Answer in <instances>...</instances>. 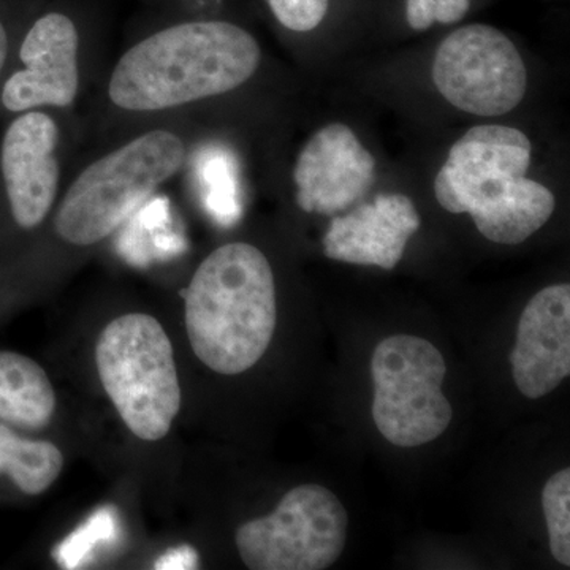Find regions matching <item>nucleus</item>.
Masks as SVG:
<instances>
[{"mask_svg": "<svg viewBox=\"0 0 570 570\" xmlns=\"http://www.w3.org/2000/svg\"><path fill=\"white\" fill-rule=\"evenodd\" d=\"M59 127L47 112L24 111L2 141L3 181L14 223L26 230L39 227L55 206L61 168Z\"/></svg>", "mask_w": 570, "mask_h": 570, "instance_id": "obj_11", "label": "nucleus"}, {"mask_svg": "<svg viewBox=\"0 0 570 570\" xmlns=\"http://www.w3.org/2000/svg\"><path fill=\"white\" fill-rule=\"evenodd\" d=\"M261 45L224 18H179L116 62L108 99L127 112H160L235 91L258 69Z\"/></svg>", "mask_w": 570, "mask_h": 570, "instance_id": "obj_1", "label": "nucleus"}, {"mask_svg": "<svg viewBox=\"0 0 570 570\" xmlns=\"http://www.w3.org/2000/svg\"><path fill=\"white\" fill-rule=\"evenodd\" d=\"M347 528L336 494L309 483L288 491L275 512L242 524L235 542L253 570H324L346 549Z\"/></svg>", "mask_w": 570, "mask_h": 570, "instance_id": "obj_7", "label": "nucleus"}, {"mask_svg": "<svg viewBox=\"0 0 570 570\" xmlns=\"http://www.w3.org/2000/svg\"><path fill=\"white\" fill-rule=\"evenodd\" d=\"M187 159L186 141L168 129L137 135L82 168L63 194L56 234L73 246H94L118 232Z\"/></svg>", "mask_w": 570, "mask_h": 570, "instance_id": "obj_4", "label": "nucleus"}, {"mask_svg": "<svg viewBox=\"0 0 570 570\" xmlns=\"http://www.w3.org/2000/svg\"><path fill=\"white\" fill-rule=\"evenodd\" d=\"M62 469L63 455L55 444L18 436L9 426L0 425V474L9 475L22 493H45Z\"/></svg>", "mask_w": 570, "mask_h": 570, "instance_id": "obj_15", "label": "nucleus"}, {"mask_svg": "<svg viewBox=\"0 0 570 570\" xmlns=\"http://www.w3.org/2000/svg\"><path fill=\"white\" fill-rule=\"evenodd\" d=\"M422 219L403 194H381L374 200L337 216L324 236V253L344 264L393 269Z\"/></svg>", "mask_w": 570, "mask_h": 570, "instance_id": "obj_13", "label": "nucleus"}, {"mask_svg": "<svg viewBox=\"0 0 570 570\" xmlns=\"http://www.w3.org/2000/svg\"><path fill=\"white\" fill-rule=\"evenodd\" d=\"M433 81L441 96L475 116L508 115L523 100L528 71L513 41L490 24H466L439 45Z\"/></svg>", "mask_w": 570, "mask_h": 570, "instance_id": "obj_8", "label": "nucleus"}, {"mask_svg": "<svg viewBox=\"0 0 570 570\" xmlns=\"http://www.w3.org/2000/svg\"><path fill=\"white\" fill-rule=\"evenodd\" d=\"M7 52H9V36H7L6 26L0 21V71L6 63Z\"/></svg>", "mask_w": 570, "mask_h": 570, "instance_id": "obj_22", "label": "nucleus"}, {"mask_svg": "<svg viewBox=\"0 0 570 570\" xmlns=\"http://www.w3.org/2000/svg\"><path fill=\"white\" fill-rule=\"evenodd\" d=\"M474 0H401V10L409 28L425 32L434 24L452 26L463 20Z\"/></svg>", "mask_w": 570, "mask_h": 570, "instance_id": "obj_18", "label": "nucleus"}, {"mask_svg": "<svg viewBox=\"0 0 570 570\" xmlns=\"http://www.w3.org/2000/svg\"><path fill=\"white\" fill-rule=\"evenodd\" d=\"M56 412V392L43 367L14 352H0V420L41 430Z\"/></svg>", "mask_w": 570, "mask_h": 570, "instance_id": "obj_14", "label": "nucleus"}, {"mask_svg": "<svg viewBox=\"0 0 570 570\" xmlns=\"http://www.w3.org/2000/svg\"><path fill=\"white\" fill-rule=\"evenodd\" d=\"M96 365L105 393L126 426L142 441L170 433L181 409V385L170 337L149 314L110 322L97 341Z\"/></svg>", "mask_w": 570, "mask_h": 570, "instance_id": "obj_5", "label": "nucleus"}, {"mask_svg": "<svg viewBox=\"0 0 570 570\" xmlns=\"http://www.w3.org/2000/svg\"><path fill=\"white\" fill-rule=\"evenodd\" d=\"M273 20L294 33H309L321 28L332 14L335 0H264Z\"/></svg>", "mask_w": 570, "mask_h": 570, "instance_id": "obj_17", "label": "nucleus"}, {"mask_svg": "<svg viewBox=\"0 0 570 570\" xmlns=\"http://www.w3.org/2000/svg\"><path fill=\"white\" fill-rule=\"evenodd\" d=\"M374 171L376 160L354 130L330 124L306 142L296 159V205L324 216L344 212L371 189Z\"/></svg>", "mask_w": 570, "mask_h": 570, "instance_id": "obj_10", "label": "nucleus"}, {"mask_svg": "<svg viewBox=\"0 0 570 570\" xmlns=\"http://www.w3.org/2000/svg\"><path fill=\"white\" fill-rule=\"evenodd\" d=\"M183 295L187 336L202 363L236 376L261 362L275 335L277 305L275 275L258 247H217Z\"/></svg>", "mask_w": 570, "mask_h": 570, "instance_id": "obj_2", "label": "nucleus"}, {"mask_svg": "<svg viewBox=\"0 0 570 570\" xmlns=\"http://www.w3.org/2000/svg\"><path fill=\"white\" fill-rule=\"evenodd\" d=\"M542 509L549 530L550 550L554 560L570 566V469L547 480L542 490Z\"/></svg>", "mask_w": 570, "mask_h": 570, "instance_id": "obj_16", "label": "nucleus"}, {"mask_svg": "<svg viewBox=\"0 0 570 570\" xmlns=\"http://www.w3.org/2000/svg\"><path fill=\"white\" fill-rule=\"evenodd\" d=\"M373 419L379 433L396 448H420L441 436L452 422L442 392L448 365L423 337H385L371 360Z\"/></svg>", "mask_w": 570, "mask_h": 570, "instance_id": "obj_6", "label": "nucleus"}, {"mask_svg": "<svg viewBox=\"0 0 570 570\" xmlns=\"http://www.w3.org/2000/svg\"><path fill=\"white\" fill-rule=\"evenodd\" d=\"M198 568V554L193 547H178V549L168 550L156 562L154 569L157 570H187Z\"/></svg>", "mask_w": 570, "mask_h": 570, "instance_id": "obj_21", "label": "nucleus"}, {"mask_svg": "<svg viewBox=\"0 0 570 570\" xmlns=\"http://www.w3.org/2000/svg\"><path fill=\"white\" fill-rule=\"evenodd\" d=\"M115 523L116 519L112 512L105 509L97 512L88 523L82 524L69 539L63 540L56 553L59 562L66 568H77L91 553L97 543L115 538Z\"/></svg>", "mask_w": 570, "mask_h": 570, "instance_id": "obj_19", "label": "nucleus"}, {"mask_svg": "<svg viewBox=\"0 0 570 570\" xmlns=\"http://www.w3.org/2000/svg\"><path fill=\"white\" fill-rule=\"evenodd\" d=\"M531 141L508 126H478L450 149L434 179L439 205L471 214L480 234L497 245H520L554 212V195L527 178Z\"/></svg>", "mask_w": 570, "mask_h": 570, "instance_id": "obj_3", "label": "nucleus"}, {"mask_svg": "<svg viewBox=\"0 0 570 570\" xmlns=\"http://www.w3.org/2000/svg\"><path fill=\"white\" fill-rule=\"evenodd\" d=\"M179 14V18H223L228 0H157Z\"/></svg>", "mask_w": 570, "mask_h": 570, "instance_id": "obj_20", "label": "nucleus"}, {"mask_svg": "<svg viewBox=\"0 0 570 570\" xmlns=\"http://www.w3.org/2000/svg\"><path fill=\"white\" fill-rule=\"evenodd\" d=\"M80 24L69 9L43 11L22 40L24 69L3 86V107L13 112L71 107L80 92Z\"/></svg>", "mask_w": 570, "mask_h": 570, "instance_id": "obj_9", "label": "nucleus"}, {"mask_svg": "<svg viewBox=\"0 0 570 570\" xmlns=\"http://www.w3.org/2000/svg\"><path fill=\"white\" fill-rule=\"evenodd\" d=\"M510 362L517 389L530 400L549 395L569 377V284L549 285L531 298L521 313Z\"/></svg>", "mask_w": 570, "mask_h": 570, "instance_id": "obj_12", "label": "nucleus"}]
</instances>
